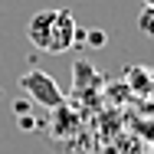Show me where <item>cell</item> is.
<instances>
[{
  "label": "cell",
  "mask_w": 154,
  "mask_h": 154,
  "mask_svg": "<svg viewBox=\"0 0 154 154\" xmlns=\"http://www.w3.org/2000/svg\"><path fill=\"white\" fill-rule=\"evenodd\" d=\"M20 89L30 95L33 102L46 105V108H59V105H66V92L56 85L53 75H46V72H39V69H30V72L20 75Z\"/></svg>",
  "instance_id": "cell-2"
},
{
  "label": "cell",
  "mask_w": 154,
  "mask_h": 154,
  "mask_svg": "<svg viewBox=\"0 0 154 154\" xmlns=\"http://www.w3.org/2000/svg\"><path fill=\"white\" fill-rule=\"evenodd\" d=\"M26 36H30L33 46L46 49V53H66L72 43H75V20L69 10H39L26 26Z\"/></svg>",
  "instance_id": "cell-1"
},
{
  "label": "cell",
  "mask_w": 154,
  "mask_h": 154,
  "mask_svg": "<svg viewBox=\"0 0 154 154\" xmlns=\"http://www.w3.org/2000/svg\"><path fill=\"white\" fill-rule=\"evenodd\" d=\"M128 79L134 82V92H154V89H151V75H148V72L141 75V69H131Z\"/></svg>",
  "instance_id": "cell-4"
},
{
  "label": "cell",
  "mask_w": 154,
  "mask_h": 154,
  "mask_svg": "<svg viewBox=\"0 0 154 154\" xmlns=\"http://www.w3.org/2000/svg\"><path fill=\"white\" fill-rule=\"evenodd\" d=\"M138 30L144 36H154V7H141L138 13Z\"/></svg>",
  "instance_id": "cell-3"
},
{
  "label": "cell",
  "mask_w": 154,
  "mask_h": 154,
  "mask_svg": "<svg viewBox=\"0 0 154 154\" xmlns=\"http://www.w3.org/2000/svg\"><path fill=\"white\" fill-rule=\"evenodd\" d=\"M141 7H154V0H141Z\"/></svg>",
  "instance_id": "cell-5"
}]
</instances>
